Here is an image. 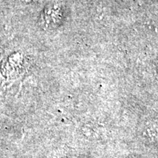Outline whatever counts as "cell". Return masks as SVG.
<instances>
[{"label": "cell", "mask_w": 158, "mask_h": 158, "mask_svg": "<svg viewBox=\"0 0 158 158\" xmlns=\"http://www.w3.org/2000/svg\"><path fill=\"white\" fill-rule=\"evenodd\" d=\"M44 23L48 27H55L58 25L62 19V13L60 9L56 6H51L45 9L44 15Z\"/></svg>", "instance_id": "6da1fadb"}, {"label": "cell", "mask_w": 158, "mask_h": 158, "mask_svg": "<svg viewBox=\"0 0 158 158\" xmlns=\"http://www.w3.org/2000/svg\"><path fill=\"white\" fill-rule=\"evenodd\" d=\"M22 1L24 2H26V3H29V2H31L32 0H22Z\"/></svg>", "instance_id": "7a4b0ae2"}]
</instances>
